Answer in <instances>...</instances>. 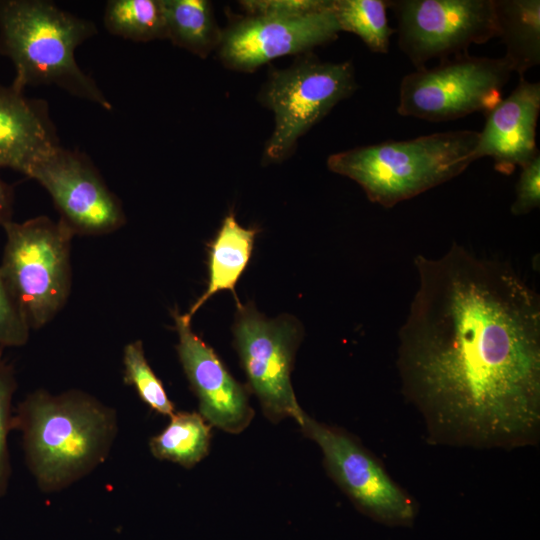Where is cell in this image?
Here are the masks:
<instances>
[{"instance_id":"6da1fadb","label":"cell","mask_w":540,"mask_h":540,"mask_svg":"<svg viewBox=\"0 0 540 540\" xmlns=\"http://www.w3.org/2000/svg\"><path fill=\"white\" fill-rule=\"evenodd\" d=\"M399 331L402 392L432 442L533 445L540 429V300L508 264L460 245L415 258Z\"/></svg>"},{"instance_id":"7a4b0ae2","label":"cell","mask_w":540,"mask_h":540,"mask_svg":"<svg viewBox=\"0 0 540 540\" xmlns=\"http://www.w3.org/2000/svg\"><path fill=\"white\" fill-rule=\"evenodd\" d=\"M26 464L45 493L59 492L109 456L118 432L116 411L81 390L30 393L13 416Z\"/></svg>"},{"instance_id":"3957f363","label":"cell","mask_w":540,"mask_h":540,"mask_svg":"<svg viewBox=\"0 0 540 540\" xmlns=\"http://www.w3.org/2000/svg\"><path fill=\"white\" fill-rule=\"evenodd\" d=\"M97 33L96 25L47 0H0V54L15 68L11 84L55 85L111 110L96 81L77 64L76 49Z\"/></svg>"},{"instance_id":"277c9868","label":"cell","mask_w":540,"mask_h":540,"mask_svg":"<svg viewBox=\"0 0 540 540\" xmlns=\"http://www.w3.org/2000/svg\"><path fill=\"white\" fill-rule=\"evenodd\" d=\"M479 132H438L332 154L328 168L358 183L383 207L413 198L457 175L474 161Z\"/></svg>"},{"instance_id":"5b68a950","label":"cell","mask_w":540,"mask_h":540,"mask_svg":"<svg viewBox=\"0 0 540 540\" xmlns=\"http://www.w3.org/2000/svg\"><path fill=\"white\" fill-rule=\"evenodd\" d=\"M6 234L0 273L30 328L49 323L71 289L74 233L61 220L38 216L2 225Z\"/></svg>"},{"instance_id":"8992f818","label":"cell","mask_w":540,"mask_h":540,"mask_svg":"<svg viewBox=\"0 0 540 540\" xmlns=\"http://www.w3.org/2000/svg\"><path fill=\"white\" fill-rule=\"evenodd\" d=\"M357 88L350 61H322L303 54L290 66L273 69L262 85L259 102L274 114V130L267 140L264 163L290 157L298 139Z\"/></svg>"},{"instance_id":"52a82bcc","label":"cell","mask_w":540,"mask_h":540,"mask_svg":"<svg viewBox=\"0 0 540 540\" xmlns=\"http://www.w3.org/2000/svg\"><path fill=\"white\" fill-rule=\"evenodd\" d=\"M511 73L503 57L467 54L431 69H417L401 81L397 112L428 121L487 114L501 101Z\"/></svg>"},{"instance_id":"ba28073f","label":"cell","mask_w":540,"mask_h":540,"mask_svg":"<svg viewBox=\"0 0 540 540\" xmlns=\"http://www.w3.org/2000/svg\"><path fill=\"white\" fill-rule=\"evenodd\" d=\"M234 345L248 380L266 418L278 423L305 414L291 384L295 352L302 336L294 317L269 319L249 303L237 305L233 326Z\"/></svg>"},{"instance_id":"9c48e42d","label":"cell","mask_w":540,"mask_h":540,"mask_svg":"<svg viewBox=\"0 0 540 540\" xmlns=\"http://www.w3.org/2000/svg\"><path fill=\"white\" fill-rule=\"evenodd\" d=\"M298 425L319 446L328 474L359 511L390 526H407L414 521L415 502L357 439L306 413Z\"/></svg>"},{"instance_id":"30bf717a","label":"cell","mask_w":540,"mask_h":540,"mask_svg":"<svg viewBox=\"0 0 540 540\" xmlns=\"http://www.w3.org/2000/svg\"><path fill=\"white\" fill-rule=\"evenodd\" d=\"M397 19L398 46L417 69L431 58L464 55L496 37L493 0L387 1Z\"/></svg>"},{"instance_id":"8fae6325","label":"cell","mask_w":540,"mask_h":540,"mask_svg":"<svg viewBox=\"0 0 540 540\" xmlns=\"http://www.w3.org/2000/svg\"><path fill=\"white\" fill-rule=\"evenodd\" d=\"M49 193L60 219L74 235H103L118 230L126 217L91 159L78 149L59 146L28 176Z\"/></svg>"},{"instance_id":"7c38bea8","label":"cell","mask_w":540,"mask_h":540,"mask_svg":"<svg viewBox=\"0 0 540 540\" xmlns=\"http://www.w3.org/2000/svg\"><path fill=\"white\" fill-rule=\"evenodd\" d=\"M339 32L330 8L301 16H238L222 29L217 52L226 68L254 72L276 58L310 53Z\"/></svg>"},{"instance_id":"4fadbf2b","label":"cell","mask_w":540,"mask_h":540,"mask_svg":"<svg viewBox=\"0 0 540 540\" xmlns=\"http://www.w3.org/2000/svg\"><path fill=\"white\" fill-rule=\"evenodd\" d=\"M173 318L179 338L176 350L198 399L199 414L211 426L241 433L254 417L248 390L233 378L213 348L193 332L191 319L177 310Z\"/></svg>"},{"instance_id":"5bb4252c","label":"cell","mask_w":540,"mask_h":540,"mask_svg":"<svg viewBox=\"0 0 540 540\" xmlns=\"http://www.w3.org/2000/svg\"><path fill=\"white\" fill-rule=\"evenodd\" d=\"M540 111V84L520 77L516 88L486 115L479 132L474 161L491 157L494 168L505 175L522 167L538 153L536 127Z\"/></svg>"},{"instance_id":"9a60e30c","label":"cell","mask_w":540,"mask_h":540,"mask_svg":"<svg viewBox=\"0 0 540 540\" xmlns=\"http://www.w3.org/2000/svg\"><path fill=\"white\" fill-rule=\"evenodd\" d=\"M59 146L48 103L28 98L12 85H0V168L28 176Z\"/></svg>"},{"instance_id":"2e32d148","label":"cell","mask_w":540,"mask_h":540,"mask_svg":"<svg viewBox=\"0 0 540 540\" xmlns=\"http://www.w3.org/2000/svg\"><path fill=\"white\" fill-rule=\"evenodd\" d=\"M258 229L242 227L230 212L209 244V281L205 292L194 302L185 315L192 316L214 294L230 290L237 305L240 304L235 293V285L247 267Z\"/></svg>"},{"instance_id":"e0dca14e","label":"cell","mask_w":540,"mask_h":540,"mask_svg":"<svg viewBox=\"0 0 540 540\" xmlns=\"http://www.w3.org/2000/svg\"><path fill=\"white\" fill-rule=\"evenodd\" d=\"M496 37L506 46L503 57L523 77L540 63V1L493 0Z\"/></svg>"},{"instance_id":"ac0fdd59","label":"cell","mask_w":540,"mask_h":540,"mask_svg":"<svg viewBox=\"0 0 540 540\" xmlns=\"http://www.w3.org/2000/svg\"><path fill=\"white\" fill-rule=\"evenodd\" d=\"M166 39L202 59L217 50L222 29L206 0H161Z\"/></svg>"},{"instance_id":"d6986e66","label":"cell","mask_w":540,"mask_h":540,"mask_svg":"<svg viewBox=\"0 0 540 540\" xmlns=\"http://www.w3.org/2000/svg\"><path fill=\"white\" fill-rule=\"evenodd\" d=\"M211 425L196 412H177L169 424L149 441L152 455L190 469L204 459L210 449Z\"/></svg>"},{"instance_id":"ffe728a7","label":"cell","mask_w":540,"mask_h":540,"mask_svg":"<svg viewBox=\"0 0 540 540\" xmlns=\"http://www.w3.org/2000/svg\"><path fill=\"white\" fill-rule=\"evenodd\" d=\"M103 23L110 34L134 42L166 39L161 0H110Z\"/></svg>"},{"instance_id":"44dd1931","label":"cell","mask_w":540,"mask_h":540,"mask_svg":"<svg viewBox=\"0 0 540 540\" xmlns=\"http://www.w3.org/2000/svg\"><path fill=\"white\" fill-rule=\"evenodd\" d=\"M387 1L331 0L340 31L356 34L374 53H387L394 30L388 24Z\"/></svg>"},{"instance_id":"7402d4cb","label":"cell","mask_w":540,"mask_h":540,"mask_svg":"<svg viewBox=\"0 0 540 540\" xmlns=\"http://www.w3.org/2000/svg\"><path fill=\"white\" fill-rule=\"evenodd\" d=\"M123 380L135 388L140 399L152 410L163 416L175 413L161 380L146 360L143 343L137 340L127 344L123 351Z\"/></svg>"},{"instance_id":"603a6c76","label":"cell","mask_w":540,"mask_h":540,"mask_svg":"<svg viewBox=\"0 0 540 540\" xmlns=\"http://www.w3.org/2000/svg\"><path fill=\"white\" fill-rule=\"evenodd\" d=\"M16 387L14 369L0 354V498L7 491L11 475L7 438L12 429V398Z\"/></svg>"},{"instance_id":"cb8c5ba5","label":"cell","mask_w":540,"mask_h":540,"mask_svg":"<svg viewBox=\"0 0 540 540\" xmlns=\"http://www.w3.org/2000/svg\"><path fill=\"white\" fill-rule=\"evenodd\" d=\"M29 331L28 322L0 273V346L26 344Z\"/></svg>"},{"instance_id":"d4e9b609","label":"cell","mask_w":540,"mask_h":540,"mask_svg":"<svg viewBox=\"0 0 540 540\" xmlns=\"http://www.w3.org/2000/svg\"><path fill=\"white\" fill-rule=\"evenodd\" d=\"M239 4L246 15L301 16L329 9L331 0H244Z\"/></svg>"},{"instance_id":"484cf974","label":"cell","mask_w":540,"mask_h":540,"mask_svg":"<svg viewBox=\"0 0 540 540\" xmlns=\"http://www.w3.org/2000/svg\"><path fill=\"white\" fill-rule=\"evenodd\" d=\"M540 205V155L539 153L521 167L516 184V197L511 213L521 216L530 213Z\"/></svg>"},{"instance_id":"4316f807","label":"cell","mask_w":540,"mask_h":540,"mask_svg":"<svg viewBox=\"0 0 540 540\" xmlns=\"http://www.w3.org/2000/svg\"><path fill=\"white\" fill-rule=\"evenodd\" d=\"M13 203V188L0 178V225L11 221Z\"/></svg>"}]
</instances>
